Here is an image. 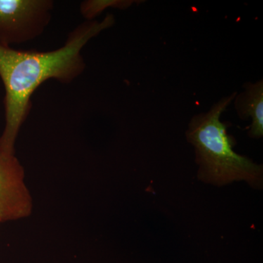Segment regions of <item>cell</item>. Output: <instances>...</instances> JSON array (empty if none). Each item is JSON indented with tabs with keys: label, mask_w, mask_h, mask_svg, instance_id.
<instances>
[{
	"label": "cell",
	"mask_w": 263,
	"mask_h": 263,
	"mask_svg": "<svg viewBox=\"0 0 263 263\" xmlns=\"http://www.w3.org/2000/svg\"><path fill=\"white\" fill-rule=\"evenodd\" d=\"M114 24L111 13L101 21H86L70 33L62 47L51 51H22L0 45V78L5 90V124L0 141L5 150L15 153L35 90L50 79L70 84L79 77L86 68L83 48Z\"/></svg>",
	"instance_id": "cell-1"
},
{
	"label": "cell",
	"mask_w": 263,
	"mask_h": 263,
	"mask_svg": "<svg viewBox=\"0 0 263 263\" xmlns=\"http://www.w3.org/2000/svg\"><path fill=\"white\" fill-rule=\"evenodd\" d=\"M236 91L220 100L206 112L195 114L189 122L186 139L195 148L198 177L205 182L223 186L245 181L255 188L262 184V166L233 150L234 138L221 122L222 114L233 103Z\"/></svg>",
	"instance_id": "cell-2"
},
{
	"label": "cell",
	"mask_w": 263,
	"mask_h": 263,
	"mask_svg": "<svg viewBox=\"0 0 263 263\" xmlns=\"http://www.w3.org/2000/svg\"><path fill=\"white\" fill-rule=\"evenodd\" d=\"M51 0H0V45L29 42L41 35L51 20Z\"/></svg>",
	"instance_id": "cell-3"
},
{
	"label": "cell",
	"mask_w": 263,
	"mask_h": 263,
	"mask_svg": "<svg viewBox=\"0 0 263 263\" xmlns=\"http://www.w3.org/2000/svg\"><path fill=\"white\" fill-rule=\"evenodd\" d=\"M32 211L23 165L0 141V218L3 222L21 220L32 215Z\"/></svg>",
	"instance_id": "cell-4"
},
{
	"label": "cell",
	"mask_w": 263,
	"mask_h": 263,
	"mask_svg": "<svg viewBox=\"0 0 263 263\" xmlns=\"http://www.w3.org/2000/svg\"><path fill=\"white\" fill-rule=\"evenodd\" d=\"M243 88L233 101L235 111L241 120H252L249 136L259 139L263 136V80L245 83Z\"/></svg>",
	"instance_id": "cell-5"
},
{
	"label": "cell",
	"mask_w": 263,
	"mask_h": 263,
	"mask_svg": "<svg viewBox=\"0 0 263 263\" xmlns=\"http://www.w3.org/2000/svg\"><path fill=\"white\" fill-rule=\"evenodd\" d=\"M138 2L136 0H87L81 3L80 11L86 21H93L108 8L126 10Z\"/></svg>",
	"instance_id": "cell-6"
},
{
	"label": "cell",
	"mask_w": 263,
	"mask_h": 263,
	"mask_svg": "<svg viewBox=\"0 0 263 263\" xmlns=\"http://www.w3.org/2000/svg\"><path fill=\"white\" fill-rule=\"evenodd\" d=\"M2 223H3V221L2 220L1 218H0V226H1Z\"/></svg>",
	"instance_id": "cell-7"
}]
</instances>
